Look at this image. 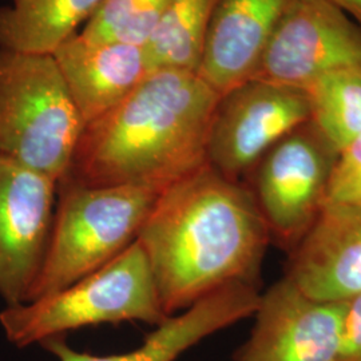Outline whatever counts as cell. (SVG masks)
I'll return each instance as SVG.
<instances>
[{
  "label": "cell",
  "instance_id": "obj_1",
  "mask_svg": "<svg viewBox=\"0 0 361 361\" xmlns=\"http://www.w3.org/2000/svg\"><path fill=\"white\" fill-rule=\"evenodd\" d=\"M137 241L173 316L224 286H258L271 235L245 183L207 164L162 190Z\"/></svg>",
  "mask_w": 361,
  "mask_h": 361
},
{
  "label": "cell",
  "instance_id": "obj_2",
  "mask_svg": "<svg viewBox=\"0 0 361 361\" xmlns=\"http://www.w3.org/2000/svg\"><path fill=\"white\" fill-rule=\"evenodd\" d=\"M219 97L197 73L153 71L123 101L85 125L63 180L168 188L207 165Z\"/></svg>",
  "mask_w": 361,
  "mask_h": 361
},
{
  "label": "cell",
  "instance_id": "obj_3",
  "mask_svg": "<svg viewBox=\"0 0 361 361\" xmlns=\"http://www.w3.org/2000/svg\"><path fill=\"white\" fill-rule=\"evenodd\" d=\"M162 190L61 180L49 249L26 302L65 289L123 253L137 240Z\"/></svg>",
  "mask_w": 361,
  "mask_h": 361
},
{
  "label": "cell",
  "instance_id": "obj_4",
  "mask_svg": "<svg viewBox=\"0 0 361 361\" xmlns=\"http://www.w3.org/2000/svg\"><path fill=\"white\" fill-rule=\"evenodd\" d=\"M83 129L52 54L0 49V155L61 182Z\"/></svg>",
  "mask_w": 361,
  "mask_h": 361
},
{
  "label": "cell",
  "instance_id": "obj_5",
  "mask_svg": "<svg viewBox=\"0 0 361 361\" xmlns=\"http://www.w3.org/2000/svg\"><path fill=\"white\" fill-rule=\"evenodd\" d=\"M169 317L150 264L135 240L101 269L65 289L6 307L0 326L11 344L25 348L85 326L123 322L158 326Z\"/></svg>",
  "mask_w": 361,
  "mask_h": 361
},
{
  "label": "cell",
  "instance_id": "obj_6",
  "mask_svg": "<svg viewBox=\"0 0 361 361\" xmlns=\"http://www.w3.org/2000/svg\"><path fill=\"white\" fill-rule=\"evenodd\" d=\"M338 152L308 121L286 134L244 180L271 243L292 253L326 205Z\"/></svg>",
  "mask_w": 361,
  "mask_h": 361
},
{
  "label": "cell",
  "instance_id": "obj_7",
  "mask_svg": "<svg viewBox=\"0 0 361 361\" xmlns=\"http://www.w3.org/2000/svg\"><path fill=\"white\" fill-rule=\"evenodd\" d=\"M308 121L305 91L252 78L219 97L207 138V165L244 182L276 143Z\"/></svg>",
  "mask_w": 361,
  "mask_h": 361
},
{
  "label": "cell",
  "instance_id": "obj_8",
  "mask_svg": "<svg viewBox=\"0 0 361 361\" xmlns=\"http://www.w3.org/2000/svg\"><path fill=\"white\" fill-rule=\"evenodd\" d=\"M361 70V28L328 0H293L253 78L305 90L337 70Z\"/></svg>",
  "mask_w": 361,
  "mask_h": 361
},
{
  "label": "cell",
  "instance_id": "obj_9",
  "mask_svg": "<svg viewBox=\"0 0 361 361\" xmlns=\"http://www.w3.org/2000/svg\"><path fill=\"white\" fill-rule=\"evenodd\" d=\"M58 180L0 155V297L23 304L51 235Z\"/></svg>",
  "mask_w": 361,
  "mask_h": 361
},
{
  "label": "cell",
  "instance_id": "obj_10",
  "mask_svg": "<svg viewBox=\"0 0 361 361\" xmlns=\"http://www.w3.org/2000/svg\"><path fill=\"white\" fill-rule=\"evenodd\" d=\"M344 301L310 297L289 277L259 296L235 361H341Z\"/></svg>",
  "mask_w": 361,
  "mask_h": 361
},
{
  "label": "cell",
  "instance_id": "obj_11",
  "mask_svg": "<svg viewBox=\"0 0 361 361\" xmlns=\"http://www.w3.org/2000/svg\"><path fill=\"white\" fill-rule=\"evenodd\" d=\"M261 293L255 285L231 284L201 298L185 312L170 316L146 336L138 348L109 356H97L71 348L63 336L40 345L58 361H176L204 338L255 314Z\"/></svg>",
  "mask_w": 361,
  "mask_h": 361
},
{
  "label": "cell",
  "instance_id": "obj_12",
  "mask_svg": "<svg viewBox=\"0 0 361 361\" xmlns=\"http://www.w3.org/2000/svg\"><path fill=\"white\" fill-rule=\"evenodd\" d=\"M52 56L85 125L123 101L153 73L142 44L91 40L79 32Z\"/></svg>",
  "mask_w": 361,
  "mask_h": 361
},
{
  "label": "cell",
  "instance_id": "obj_13",
  "mask_svg": "<svg viewBox=\"0 0 361 361\" xmlns=\"http://www.w3.org/2000/svg\"><path fill=\"white\" fill-rule=\"evenodd\" d=\"M308 296L344 301L361 293V204L325 205L285 274Z\"/></svg>",
  "mask_w": 361,
  "mask_h": 361
},
{
  "label": "cell",
  "instance_id": "obj_14",
  "mask_svg": "<svg viewBox=\"0 0 361 361\" xmlns=\"http://www.w3.org/2000/svg\"><path fill=\"white\" fill-rule=\"evenodd\" d=\"M293 0H217L198 74L222 95L252 79Z\"/></svg>",
  "mask_w": 361,
  "mask_h": 361
},
{
  "label": "cell",
  "instance_id": "obj_15",
  "mask_svg": "<svg viewBox=\"0 0 361 361\" xmlns=\"http://www.w3.org/2000/svg\"><path fill=\"white\" fill-rule=\"evenodd\" d=\"M104 0H10L0 7V49L52 54Z\"/></svg>",
  "mask_w": 361,
  "mask_h": 361
},
{
  "label": "cell",
  "instance_id": "obj_16",
  "mask_svg": "<svg viewBox=\"0 0 361 361\" xmlns=\"http://www.w3.org/2000/svg\"><path fill=\"white\" fill-rule=\"evenodd\" d=\"M217 0H173L143 44L153 71L197 73Z\"/></svg>",
  "mask_w": 361,
  "mask_h": 361
},
{
  "label": "cell",
  "instance_id": "obj_17",
  "mask_svg": "<svg viewBox=\"0 0 361 361\" xmlns=\"http://www.w3.org/2000/svg\"><path fill=\"white\" fill-rule=\"evenodd\" d=\"M310 121L340 153L361 134V70H337L305 89Z\"/></svg>",
  "mask_w": 361,
  "mask_h": 361
},
{
  "label": "cell",
  "instance_id": "obj_18",
  "mask_svg": "<svg viewBox=\"0 0 361 361\" xmlns=\"http://www.w3.org/2000/svg\"><path fill=\"white\" fill-rule=\"evenodd\" d=\"M173 0H104L79 34L91 40L145 44Z\"/></svg>",
  "mask_w": 361,
  "mask_h": 361
},
{
  "label": "cell",
  "instance_id": "obj_19",
  "mask_svg": "<svg viewBox=\"0 0 361 361\" xmlns=\"http://www.w3.org/2000/svg\"><path fill=\"white\" fill-rule=\"evenodd\" d=\"M361 204V134L336 159L326 205Z\"/></svg>",
  "mask_w": 361,
  "mask_h": 361
},
{
  "label": "cell",
  "instance_id": "obj_20",
  "mask_svg": "<svg viewBox=\"0 0 361 361\" xmlns=\"http://www.w3.org/2000/svg\"><path fill=\"white\" fill-rule=\"evenodd\" d=\"M344 302L341 361H361V293Z\"/></svg>",
  "mask_w": 361,
  "mask_h": 361
},
{
  "label": "cell",
  "instance_id": "obj_21",
  "mask_svg": "<svg viewBox=\"0 0 361 361\" xmlns=\"http://www.w3.org/2000/svg\"><path fill=\"white\" fill-rule=\"evenodd\" d=\"M338 10H341L361 28V0H328Z\"/></svg>",
  "mask_w": 361,
  "mask_h": 361
}]
</instances>
